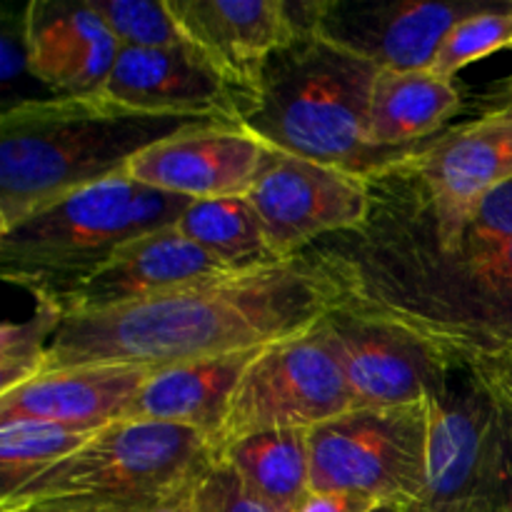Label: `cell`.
<instances>
[{"mask_svg":"<svg viewBox=\"0 0 512 512\" xmlns=\"http://www.w3.org/2000/svg\"><path fill=\"white\" fill-rule=\"evenodd\" d=\"M195 512H273L230 465L210 458L195 483Z\"/></svg>","mask_w":512,"mask_h":512,"instance_id":"83f0119b","label":"cell"},{"mask_svg":"<svg viewBox=\"0 0 512 512\" xmlns=\"http://www.w3.org/2000/svg\"><path fill=\"white\" fill-rule=\"evenodd\" d=\"M465 373L485 390L495 408L512 420V350L475 360Z\"/></svg>","mask_w":512,"mask_h":512,"instance_id":"f1b7e54d","label":"cell"},{"mask_svg":"<svg viewBox=\"0 0 512 512\" xmlns=\"http://www.w3.org/2000/svg\"><path fill=\"white\" fill-rule=\"evenodd\" d=\"M380 503L355 493L338 490H308L293 512H373Z\"/></svg>","mask_w":512,"mask_h":512,"instance_id":"f546056e","label":"cell"},{"mask_svg":"<svg viewBox=\"0 0 512 512\" xmlns=\"http://www.w3.org/2000/svg\"><path fill=\"white\" fill-rule=\"evenodd\" d=\"M273 512H293L310 490L308 430H263L213 450Z\"/></svg>","mask_w":512,"mask_h":512,"instance_id":"7402d4cb","label":"cell"},{"mask_svg":"<svg viewBox=\"0 0 512 512\" xmlns=\"http://www.w3.org/2000/svg\"><path fill=\"white\" fill-rule=\"evenodd\" d=\"M505 415L468 373L433 400V450L418 512H508Z\"/></svg>","mask_w":512,"mask_h":512,"instance_id":"9c48e42d","label":"cell"},{"mask_svg":"<svg viewBox=\"0 0 512 512\" xmlns=\"http://www.w3.org/2000/svg\"><path fill=\"white\" fill-rule=\"evenodd\" d=\"M310 490H338L380 505L418 503L428 485L433 400L353 408L308 430Z\"/></svg>","mask_w":512,"mask_h":512,"instance_id":"52a82bcc","label":"cell"},{"mask_svg":"<svg viewBox=\"0 0 512 512\" xmlns=\"http://www.w3.org/2000/svg\"><path fill=\"white\" fill-rule=\"evenodd\" d=\"M353 410L323 323L265 348L240 380L210 453L263 430H310Z\"/></svg>","mask_w":512,"mask_h":512,"instance_id":"30bf717a","label":"cell"},{"mask_svg":"<svg viewBox=\"0 0 512 512\" xmlns=\"http://www.w3.org/2000/svg\"><path fill=\"white\" fill-rule=\"evenodd\" d=\"M463 108L450 78L433 70H378L370 93L368 135L378 148H408L445 130Z\"/></svg>","mask_w":512,"mask_h":512,"instance_id":"44dd1931","label":"cell"},{"mask_svg":"<svg viewBox=\"0 0 512 512\" xmlns=\"http://www.w3.org/2000/svg\"><path fill=\"white\" fill-rule=\"evenodd\" d=\"M100 430L33 418L0 420V500L78 453Z\"/></svg>","mask_w":512,"mask_h":512,"instance_id":"cb8c5ba5","label":"cell"},{"mask_svg":"<svg viewBox=\"0 0 512 512\" xmlns=\"http://www.w3.org/2000/svg\"><path fill=\"white\" fill-rule=\"evenodd\" d=\"M270 348V345H268ZM265 348L155 370L123 420L180 425L213 438L228 415L240 380Z\"/></svg>","mask_w":512,"mask_h":512,"instance_id":"ffe728a7","label":"cell"},{"mask_svg":"<svg viewBox=\"0 0 512 512\" xmlns=\"http://www.w3.org/2000/svg\"><path fill=\"white\" fill-rule=\"evenodd\" d=\"M373 512H418L413 505H403V503H388V505H378Z\"/></svg>","mask_w":512,"mask_h":512,"instance_id":"836d02e7","label":"cell"},{"mask_svg":"<svg viewBox=\"0 0 512 512\" xmlns=\"http://www.w3.org/2000/svg\"><path fill=\"white\" fill-rule=\"evenodd\" d=\"M60 323L63 310L48 300H35L33 315L25 323L5 320L0 328V395L43 373Z\"/></svg>","mask_w":512,"mask_h":512,"instance_id":"d4e9b609","label":"cell"},{"mask_svg":"<svg viewBox=\"0 0 512 512\" xmlns=\"http://www.w3.org/2000/svg\"><path fill=\"white\" fill-rule=\"evenodd\" d=\"M490 0H330L320 33L378 70H428L445 35Z\"/></svg>","mask_w":512,"mask_h":512,"instance_id":"2e32d148","label":"cell"},{"mask_svg":"<svg viewBox=\"0 0 512 512\" xmlns=\"http://www.w3.org/2000/svg\"><path fill=\"white\" fill-rule=\"evenodd\" d=\"M208 463V438L198 430L118 420L105 425L78 453L0 500V512H23L58 500L143 512L203 473Z\"/></svg>","mask_w":512,"mask_h":512,"instance_id":"8992f818","label":"cell"},{"mask_svg":"<svg viewBox=\"0 0 512 512\" xmlns=\"http://www.w3.org/2000/svg\"><path fill=\"white\" fill-rule=\"evenodd\" d=\"M245 198L283 263L300 258L320 238L355 230L370 213L365 180L283 153L275 155Z\"/></svg>","mask_w":512,"mask_h":512,"instance_id":"8fae6325","label":"cell"},{"mask_svg":"<svg viewBox=\"0 0 512 512\" xmlns=\"http://www.w3.org/2000/svg\"><path fill=\"white\" fill-rule=\"evenodd\" d=\"M153 368L123 363L73 365L43 370L0 395V420L33 418L50 423L105 428L125 418Z\"/></svg>","mask_w":512,"mask_h":512,"instance_id":"d6986e66","label":"cell"},{"mask_svg":"<svg viewBox=\"0 0 512 512\" xmlns=\"http://www.w3.org/2000/svg\"><path fill=\"white\" fill-rule=\"evenodd\" d=\"M95 98L128 113L243 125L248 108L193 48H120Z\"/></svg>","mask_w":512,"mask_h":512,"instance_id":"9a60e30c","label":"cell"},{"mask_svg":"<svg viewBox=\"0 0 512 512\" xmlns=\"http://www.w3.org/2000/svg\"><path fill=\"white\" fill-rule=\"evenodd\" d=\"M512 180V118L480 115L445 128L368 178L370 213L448 225Z\"/></svg>","mask_w":512,"mask_h":512,"instance_id":"ba28073f","label":"cell"},{"mask_svg":"<svg viewBox=\"0 0 512 512\" xmlns=\"http://www.w3.org/2000/svg\"><path fill=\"white\" fill-rule=\"evenodd\" d=\"M335 310L393 325L425 345L450 373L512 350V238L475 263L403 280Z\"/></svg>","mask_w":512,"mask_h":512,"instance_id":"5b68a950","label":"cell"},{"mask_svg":"<svg viewBox=\"0 0 512 512\" xmlns=\"http://www.w3.org/2000/svg\"><path fill=\"white\" fill-rule=\"evenodd\" d=\"M505 428H508V455H510V503H508V512H512V420L505 418Z\"/></svg>","mask_w":512,"mask_h":512,"instance_id":"e575fe53","label":"cell"},{"mask_svg":"<svg viewBox=\"0 0 512 512\" xmlns=\"http://www.w3.org/2000/svg\"><path fill=\"white\" fill-rule=\"evenodd\" d=\"M195 53L243 100L248 118L260 105L265 65L298 33L285 0H168Z\"/></svg>","mask_w":512,"mask_h":512,"instance_id":"7c38bea8","label":"cell"},{"mask_svg":"<svg viewBox=\"0 0 512 512\" xmlns=\"http://www.w3.org/2000/svg\"><path fill=\"white\" fill-rule=\"evenodd\" d=\"M480 115H503V118H512V98L483 100V105H480Z\"/></svg>","mask_w":512,"mask_h":512,"instance_id":"d6a6232c","label":"cell"},{"mask_svg":"<svg viewBox=\"0 0 512 512\" xmlns=\"http://www.w3.org/2000/svg\"><path fill=\"white\" fill-rule=\"evenodd\" d=\"M512 45V0H490L478 13L460 20L440 45L433 73L453 80L470 63Z\"/></svg>","mask_w":512,"mask_h":512,"instance_id":"484cf974","label":"cell"},{"mask_svg":"<svg viewBox=\"0 0 512 512\" xmlns=\"http://www.w3.org/2000/svg\"><path fill=\"white\" fill-rule=\"evenodd\" d=\"M378 68L323 33L303 35L265 65L263 95L245 128L275 153L368 180L413 155L370 143L368 115Z\"/></svg>","mask_w":512,"mask_h":512,"instance_id":"3957f363","label":"cell"},{"mask_svg":"<svg viewBox=\"0 0 512 512\" xmlns=\"http://www.w3.org/2000/svg\"><path fill=\"white\" fill-rule=\"evenodd\" d=\"M353 408H400L435 400L453 373L420 340L393 325L330 310L323 318Z\"/></svg>","mask_w":512,"mask_h":512,"instance_id":"5bb4252c","label":"cell"},{"mask_svg":"<svg viewBox=\"0 0 512 512\" xmlns=\"http://www.w3.org/2000/svg\"><path fill=\"white\" fill-rule=\"evenodd\" d=\"M23 512H123V510L110 508V505L85 503V500H58V503L35 505V508H28Z\"/></svg>","mask_w":512,"mask_h":512,"instance_id":"1f68e13d","label":"cell"},{"mask_svg":"<svg viewBox=\"0 0 512 512\" xmlns=\"http://www.w3.org/2000/svg\"><path fill=\"white\" fill-rule=\"evenodd\" d=\"M275 155L245 125L203 123L145 148L125 173L135 183L188 200L243 198Z\"/></svg>","mask_w":512,"mask_h":512,"instance_id":"4fadbf2b","label":"cell"},{"mask_svg":"<svg viewBox=\"0 0 512 512\" xmlns=\"http://www.w3.org/2000/svg\"><path fill=\"white\" fill-rule=\"evenodd\" d=\"M510 50H512V45H510ZM508 98H512V75L505 80V85L498 90V93L490 95V98H485V100H508Z\"/></svg>","mask_w":512,"mask_h":512,"instance_id":"d590c367","label":"cell"},{"mask_svg":"<svg viewBox=\"0 0 512 512\" xmlns=\"http://www.w3.org/2000/svg\"><path fill=\"white\" fill-rule=\"evenodd\" d=\"M120 48H193L168 0H90Z\"/></svg>","mask_w":512,"mask_h":512,"instance_id":"4316f807","label":"cell"},{"mask_svg":"<svg viewBox=\"0 0 512 512\" xmlns=\"http://www.w3.org/2000/svg\"><path fill=\"white\" fill-rule=\"evenodd\" d=\"M235 273L178 230L165 228L125 243L93 278L63 300V315L93 313L135 300L155 298L198 280Z\"/></svg>","mask_w":512,"mask_h":512,"instance_id":"ac0fdd59","label":"cell"},{"mask_svg":"<svg viewBox=\"0 0 512 512\" xmlns=\"http://www.w3.org/2000/svg\"><path fill=\"white\" fill-rule=\"evenodd\" d=\"M203 123L215 120L128 113L95 95L15 100L0 113V233L123 173L150 145Z\"/></svg>","mask_w":512,"mask_h":512,"instance_id":"7a4b0ae2","label":"cell"},{"mask_svg":"<svg viewBox=\"0 0 512 512\" xmlns=\"http://www.w3.org/2000/svg\"><path fill=\"white\" fill-rule=\"evenodd\" d=\"M188 203L123 170L0 233V278L60 308L125 243L173 228Z\"/></svg>","mask_w":512,"mask_h":512,"instance_id":"277c9868","label":"cell"},{"mask_svg":"<svg viewBox=\"0 0 512 512\" xmlns=\"http://www.w3.org/2000/svg\"><path fill=\"white\" fill-rule=\"evenodd\" d=\"M330 310L328 285L300 255L155 298L63 315L45 370L93 363L173 368L298 338L318 328Z\"/></svg>","mask_w":512,"mask_h":512,"instance_id":"6da1fadb","label":"cell"},{"mask_svg":"<svg viewBox=\"0 0 512 512\" xmlns=\"http://www.w3.org/2000/svg\"><path fill=\"white\" fill-rule=\"evenodd\" d=\"M195 483H198V475L143 512H195Z\"/></svg>","mask_w":512,"mask_h":512,"instance_id":"4dcf8cb0","label":"cell"},{"mask_svg":"<svg viewBox=\"0 0 512 512\" xmlns=\"http://www.w3.org/2000/svg\"><path fill=\"white\" fill-rule=\"evenodd\" d=\"M28 73L63 98H88L108 80L120 43L90 0H33L23 8Z\"/></svg>","mask_w":512,"mask_h":512,"instance_id":"e0dca14e","label":"cell"},{"mask_svg":"<svg viewBox=\"0 0 512 512\" xmlns=\"http://www.w3.org/2000/svg\"><path fill=\"white\" fill-rule=\"evenodd\" d=\"M175 230L235 273L278 265L263 223L245 198L190 200Z\"/></svg>","mask_w":512,"mask_h":512,"instance_id":"603a6c76","label":"cell"}]
</instances>
